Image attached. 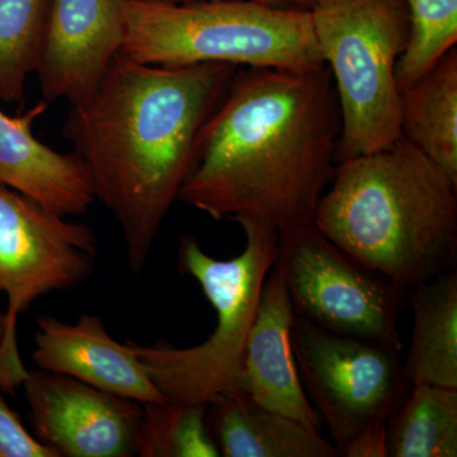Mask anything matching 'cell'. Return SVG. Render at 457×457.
Instances as JSON below:
<instances>
[{
  "instance_id": "cell-1",
  "label": "cell",
  "mask_w": 457,
  "mask_h": 457,
  "mask_svg": "<svg viewBox=\"0 0 457 457\" xmlns=\"http://www.w3.org/2000/svg\"><path fill=\"white\" fill-rule=\"evenodd\" d=\"M341 114L327 66L245 68L201 129L179 200L213 220L279 233L312 224L333 179Z\"/></svg>"
},
{
  "instance_id": "cell-2",
  "label": "cell",
  "mask_w": 457,
  "mask_h": 457,
  "mask_svg": "<svg viewBox=\"0 0 457 457\" xmlns=\"http://www.w3.org/2000/svg\"><path fill=\"white\" fill-rule=\"evenodd\" d=\"M237 71L144 64L121 53L98 88L71 104L62 137L88 171L96 200L119 222L134 272L145 267L191 171L201 129Z\"/></svg>"
},
{
  "instance_id": "cell-3",
  "label": "cell",
  "mask_w": 457,
  "mask_h": 457,
  "mask_svg": "<svg viewBox=\"0 0 457 457\" xmlns=\"http://www.w3.org/2000/svg\"><path fill=\"white\" fill-rule=\"evenodd\" d=\"M312 224L368 269L411 290L456 270L457 186L417 146L336 164Z\"/></svg>"
},
{
  "instance_id": "cell-4",
  "label": "cell",
  "mask_w": 457,
  "mask_h": 457,
  "mask_svg": "<svg viewBox=\"0 0 457 457\" xmlns=\"http://www.w3.org/2000/svg\"><path fill=\"white\" fill-rule=\"evenodd\" d=\"M122 54L144 64H228L309 71L326 66L312 13L257 0H129Z\"/></svg>"
},
{
  "instance_id": "cell-5",
  "label": "cell",
  "mask_w": 457,
  "mask_h": 457,
  "mask_svg": "<svg viewBox=\"0 0 457 457\" xmlns=\"http://www.w3.org/2000/svg\"><path fill=\"white\" fill-rule=\"evenodd\" d=\"M245 234L242 253L230 260L207 254L195 237L179 248V270L196 279L216 312L206 341L179 348L130 341L153 383L168 400L209 404L219 394L245 390V356L262 288L278 260V231L255 219L236 221Z\"/></svg>"
},
{
  "instance_id": "cell-6",
  "label": "cell",
  "mask_w": 457,
  "mask_h": 457,
  "mask_svg": "<svg viewBox=\"0 0 457 457\" xmlns=\"http://www.w3.org/2000/svg\"><path fill=\"white\" fill-rule=\"evenodd\" d=\"M335 84L341 135L336 164L402 137L396 64L408 38L405 0H321L311 12Z\"/></svg>"
},
{
  "instance_id": "cell-7",
  "label": "cell",
  "mask_w": 457,
  "mask_h": 457,
  "mask_svg": "<svg viewBox=\"0 0 457 457\" xmlns=\"http://www.w3.org/2000/svg\"><path fill=\"white\" fill-rule=\"evenodd\" d=\"M98 258L97 236L88 225L66 220L0 185V293L7 296L0 345L3 393L14 394L29 374L18 352V317L41 296L83 284L95 272Z\"/></svg>"
},
{
  "instance_id": "cell-8",
  "label": "cell",
  "mask_w": 457,
  "mask_h": 457,
  "mask_svg": "<svg viewBox=\"0 0 457 457\" xmlns=\"http://www.w3.org/2000/svg\"><path fill=\"white\" fill-rule=\"evenodd\" d=\"M276 263L297 317L402 351L398 320L408 290L345 253L314 224L278 234Z\"/></svg>"
},
{
  "instance_id": "cell-9",
  "label": "cell",
  "mask_w": 457,
  "mask_h": 457,
  "mask_svg": "<svg viewBox=\"0 0 457 457\" xmlns=\"http://www.w3.org/2000/svg\"><path fill=\"white\" fill-rule=\"evenodd\" d=\"M293 348L306 395L341 456L360 433L386 425L411 390L399 352L386 345L321 329L296 315Z\"/></svg>"
},
{
  "instance_id": "cell-10",
  "label": "cell",
  "mask_w": 457,
  "mask_h": 457,
  "mask_svg": "<svg viewBox=\"0 0 457 457\" xmlns=\"http://www.w3.org/2000/svg\"><path fill=\"white\" fill-rule=\"evenodd\" d=\"M22 386L32 435L57 457L135 456L140 403L41 369Z\"/></svg>"
},
{
  "instance_id": "cell-11",
  "label": "cell",
  "mask_w": 457,
  "mask_h": 457,
  "mask_svg": "<svg viewBox=\"0 0 457 457\" xmlns=\"http://www.w3.org/2000/svg\"><path fill=\"white\" fill-rule=\"evenodd\" d=\"M129 0H50L36 74L44 101L75 104L104 80L126 38Z\"/></svg>"
},
{
  "instance_id": "cell-12",
  "label": "cell",
  "mask_w": 457,
  "mask_h": 457,
  "mask_svg": "<svg viewBox=\"0 0 457 457\" xmlns=\"http://www.w3.org/2000/svg\"><path fill=\"white\" fill-rule=\"evenodd\" d=\"M32 360L45 371L71 376L140 404L167 400L153 383L131 342L113 339L98 315L83 314L73 324L49 315L38 318Z\"/></svg>"
},
{
  "instance_id": "cell-13",
  "label": "cell",
  "mask_w": 457,
  "mask_h": 457,
  "mask_svg": "<svg viewBox=\"0 0 457 457\" xmlns=\"http://www.w3.org/2000/svg\"><path fill=\"white\" fill-rule=\"evenodd\" d=\"M295 317L284 273L275 262L246 342L245 392L263 407L318 428L320 417L306 395L295 360Z\"/></svg>"
},
{
  "instance_id": "cell-14",
  "label": "cell",
  "mask_w": 457,
  "mask_h": 457,
  "mask_svg": "<svg viewBox=\"0 0 457 457\" xmlns=\"http://www.w3.org/2000/svg\"><path fill=\"white\" fill-rule=\"evenodd\" d=\"M46 101L20 116L0 110V185L62 216L82 215L95 203L88 171L74 152L60 153L36 137Z\"/></svg>"
},
{
  "instance_id": "cell-15",
  "label": "cell",
  "mask_w": 457,
  "mask_h": 457,
  "mask_svg": "<svg viewBox=\"0 0 457 457\" xmlns=\"http://www.w3.org/2000/svg\"><path fill=\"white\" fill-rule=\"evenodd\" d=\"M206 423L224 457L341 456L315 427L263 407L245 390H230L210 400Z\"/></svg>"
},
{
  "instance_id": "cell-16",
  "label": "cell",
  "mask_w": 457,
  "mask_h": 457,
  "mask_svg": "<svg viewBox=\"0 0 457 457\" xmlns=\"http://www.w3.org/2000/svg\"><path fill=\"white\" fill-rule=\"evenodd\" d=\"M413 314L403 363L409 383L457 389V272L447 270L408 291Z\"/></svg>"
},
{
  "instance_id": "cell-17",
  "label": "cell",
  "mask_w": 457,
  "mask_h": 457,
  "mask_svg": "<svg viewBox=\"0 0 457 457\" xmlns=\"http://www.w3.org/2000/svg\"><path fill=\"white\" fill-rule=\"evenodd\" d=\"M402 137L457 186V50L402 93Z\"/></svg>"
},
{
  "instance_id": "cell-18",
  "label": "cell",
  "mask_w": 457,
  "mask_h": 457,
  "mask_svg": "<svg viewBox=\"0 0 457 457\" xmlns=\"http://www.w3.org/2000/svg\"><path fill=\"white\" fill-rule=\"evenodd\" d=\"M387 457H456L457 389L413 384L386 420Z\"/></svg>"
},
{
  "instance_id": "cell-19",
  "label": "cell",
  "mask_w": 457,
  "mask_h": 457,
  "mask_svg": "<svg viewBox=\"0 0 457 457\" xmlns=\"http://www.w3.org/2000/svg\"><path fill=\"white\" fill-rule=\"evenodd\" d=\"M50 0H0V101L21 104L40 60Z\"/></svg>"
},
{
  "instance_id": "cell-20",
  "label": "cell",
  "mask_w": 457,
  "mask_h": 457,
  "mask_svg": "<svg viewBox=\"0 0 457 457\" xmlns=\"http://www.w3.org/2000/svg\"><path fill=\"white\" fill-rule=\"evenodd\" d=\"M204 404L164 400L143 404L135 440V456H220L206 423Z\"/></svg>"
},
{
  "instance_id": "cell-21",
  "label": "cell",
  "mask_w": 457,
  "mask_h": 457,
  "mask_svg": "<svg viewBox=\"0 0 457 457\" xmlns=\"http://www.w3.org/2000/svg\"><path fill=\"white\" fill-rule=\"evenodd\" d=\"M408 38L396 64L400 93L425 77L457 44V0H405Z\"/></svg>"
},
{
  "instance_id": "cell-22",
  "label": "cell",
  "mask_w": 457,
  "mask_h": 457,
  "mask_svg": "<svg viewBox=\"0 0 457 457\" xmlns=\"http://www.w3.org/2000/svg\"><path fill=\"white\" fill-rule=\"evenodd\" d=\"M0 390V457H57L49 447L27 431Z\"/></svg>"
},
{
  "instance_id": "cell-23",
  "label": "cell",
  "mask_w": 457,
  "mask_h": 457,
  "mask_svg": "<svg viewBox=\"0 0 457 457\" xmlns=\"http://www.w3.org/2000/svg\"><path fill=\"white\" fill-rule=\"evenodd\" d=\"M342 457H387L386 425L360 433L343 450Z\"/></svg>"
},
{
  "instance_id": "cell-24",
  "label": "cell",
  "mask_w": 457,
  "mask_h": 457,
  "mask_svg": "<svg viewBox=\"0 0 457 457\" xmlns=\"http://www.w3.org/2000/svg\"><path fill=\"white\" fill-rule=\"evenodd\" d=\"M270 8L281 9V11L308 12L317 7L321 0H257Z\"/></svg>"
},
{
  "instance_id": "cell-25",
  "label": "cell",
  "mask_w": 457,
  "mask_h": 457,
  "mask_svg": "<svg viewBox=\"0 0 457 457\" xmlns=\"http://www.w3.org/2000/svg\"><path fill=\"white\" fill-rule=\"evenodd\" d=\"M5 337V312L0 311V345L4 341Z\"/></svg>"
},
{
  "instance_id": "cell-26",
  "label": "cell",
  "mask_w": 457,
  "mask_h": 457,
  "mask_svg": "<svg viewBox=\"0 0 457 457\" xmlns=\"http://www.w3.org/2000/svg\"><path fill=\"white\" fill-rule=\"evenodd\" d=\"M158 2L185 3V2H195V0H158Z\"/></svg>"
}]
</instances>
